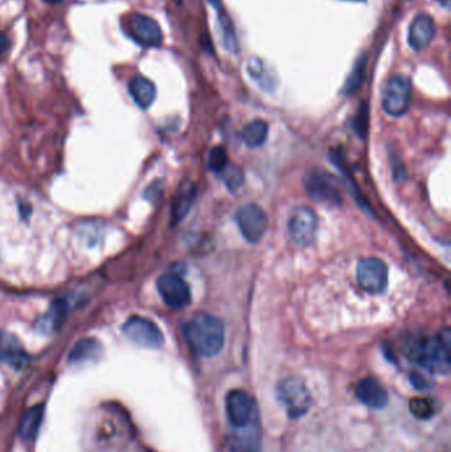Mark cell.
Wrapping results in <instances>:
<instances>
[{
	"label": "cell",
	"mask_w": 451,
	"mask_h": 452,
	"mask_svg": "<svg viewBox=\"0 0 451 452\" xmlns=\"http://www.w3.org/2000/svg\"><path fill=\"white\" fill-rule=\"evenodd\" d=\"M236 222L245 240L256 243L263 237L268 229V216L256 204H246L236 213Z\"/></svg>",
	"instance_id": "8fae6325"
},
{
	"label": "cell",
	"mask_w": 451,
	"mask_h": 452,
	"mask_svg": "<svg viewBox=\"0 0 451 452\" xmlns=\"http://www.w3.org/2000/svg\"><path fill=\"white\" fill-rule=\"evenodd\" d=\"M356 398L371 409H383L389 402L384 386L374 378H364L355 386Z\"/></svg>",
	"instance_id": "2e32d148"
},
{
	"label": "cell",
	"mask_w": 451,
	"mask_h": 452,
	"mask_svg": "<svg viewBox=\"0 0 451 452\" xmlns=\"http://www.w3.org/2000/svg\"><path fill=\"white\" fill-rule=\"evenodd\" d=\"M130 96L133 97L135 104L141 109H148L154 104L156 98V87L151 79L144 76H135L129 84Z\"/></svg>",
	"instance_id": "d6986e66"
},
{
	"label": "cell",
	"mask_w": 451,
	"mask_h": 452,
	"mask_svg": "<svg viewBox=\"0 0 451 452\" xmlns=\"http://www.w3.org/2000/svg\"><path fill=\"white\" fill-rule=\"evenodd\" d=\"M229 452H261L262 435L259 430V418L251 424L236 429L227 438Z\"/></svg>",
	"instance_id": "4fadbf2b"
},
{
	"label": "cell",
	"mask_w": 451,
	"mask_h": 452,
	"mask_svg": "<svg viewBox=\"0 0 451 452\" xmlns=\"http://www.w3.org/2000/svg\"><path fill=\"white\" fill-rule=\"evenodd\" d=\"M450 1L451 0H438V3H440L441 6H443L445 9H447V10L450 9Z\"/></svg>",
	"instance_id": "d6a6232c"
},
{
	"label": "cell",
	"mask_w": 451,
	"mask_h": 452,
	"mask_svg": "<svg viewBox=\"0 0 451 452\" xmlns=\"http://www.w3.org/2000/svg\"><path fill=\"white\" fill-rule=\"evenodd\" d=\"M248 73L251 79L265 92H274L278 87V77L276 70L262 58H249L248 61Z\"/></svg>",
	"instance_id": "e0dca14e"
},
{
	"label": "cell",
	"mask_w": 451,
	"mask_h": 452,
	"mask_svg": "<svg viewBox=\"0 0 451 452\" xmlns=\"http://www.w3.org/2000/svg\"><path fill=\"white\" fill-rule=\"evenodd\" d=\"M412 98L411 78L397 75L389 78L383 89L381 104L388 116H401L409 110Z\"/></svg>",
	"instance_id": "5b68a950"
},
{
	"label": "cell",
	"mask_w": 451,
	"mask_h": 452,
	"mask_svg": "<svg viewBox=\"0 0 451 452\" xmlns=\"http://www.w3.org/2000/svg\"><path fill=\"white\" fill-rule=\"evenodd\" d=\"M67 303L64 300H56L52 303L48 312L41 316L36 323V329L40 334L49 335L56 332L58 328L63 326V323L67 319Z\"/></svg>",
	"instance_id": "44dd1931"
},
{
	"label": "cell",
	"mask_w": 451,
	"mask_h": 452,
	"mask_svg": "<svg viewBox=\"0 0 451 452\" xmlns=\"http://www.w3.org/2000/svg\"><path fill=\"white\" fill-rule=\"evenodd\" d=\"M122 28L130 39L144 48L158 47L163 41V32L158 21L139 12L125 16L122 20Z\"/></svg>",
	"instance_id": "3957f363"
},
{
	"label": "cell",
	"mask_w": 451,
	"mask_h": 452,
	"mask_svg": "<svg viewBox=\"0 0 451 452\" xmlns=\"http://www.w3.org/2000/svg\"><path fill=\"white\" fill-rule=\"evenodd\" d=\"M210 4H211L212 7L216 11H222V3H221V0H207Z\"/></svg>",
	"instance_id": "1f68e13d"
},
{
	"label": "cell",
	"mask_w": 451,
	"mask_h": 452,
	"mask_svg": "<svg viewBox=\"0 0 451 452\" xmlns=\"http://www.w3.org/2000/svg\"><path fill=\"white\" fill-rule=\"evenodd\" d=\"M225 412L234 429L245 427L259 418L256 404L244 390H232L225 399Z\"/></svg>",
	"instance_id": "9c48e42d"
},
{
	"label": "cell",
	"mask_w": 451,
	"mask_h": 452,
	"mask_svg": "<svg viewBox=\"0 0 451 452\" xmlns=\"http://www.w3.org/2000/svg\"><path fill=\"white\" fill-rule=\"evenodd\" d=\"M305 187L314 202L330 206H340L343 204V197L335 184V179L327 172L311 171L305 179Z\"/></svg>",
	"instance_id": "ba28073f"
},
{
	"label": "cell",
	"mask_w": 451,
	"mask_h": 452,
	"mask_svg": "<svg viewBox=\"0 0 451 452\" xmlns=\"http://www.w3.org/2000/svg\"><path fill=\"white\" fill-rule=\"evenodd\" d=\"M125 336L134 344L150 349H159L164 344L162 331L154 321L142 316H131L122 328Z\"/></svg>",
	"instance_id": "52a82bcc"
},
{
	"label": "cell",
	"mask_w": 451,
	"mask_h": 452,
	"mask_svg": "<svg viewBox=\"0 0 451 452\" xmlns=\"http://www.w3.org/2000/svg\"><path fill=\"white\" fill-rule=\"evenodd\" d=\"M102 353V346L96 338H84L78 341L69 355V361L72 364H87L96 361Z\"/></svg>",
	"instance_id": "7402d4cb"
},
{
	"label": "cell",
	"mask_w": 451,
	"mask_h": 452,
	"mask_svg": "<svg viewBox=\"0 0 451 452\" xmlns=\"http://www.w3.org/2000/svg\"><path fill=\"white\" fill-rule=\"evenodd\" d=\"M0 361L20 370L28 365L31 357L18 337L0 332Z\"/></svg>",
	"instance_id": "9a60e30c"
},
{
	"label": "cell",
	"mask_w": 451,
	"mask_h": 452,
	"mask_svg": "<svg viewBox=\"0 0 451 452\" xmlns=\"http://www.w3.org/2000/svg\"><path fill=\"white\" fill-rule=\"evenodd\" d=\"M221 175H222L224 182L227 184V188L232 192H236L244 183V173L236 165L228 164Z\"/></svg>",
	"instance_id": "83f0119b"
},
{
	"label": "cell",
	"mask_w": 451,
	"mask_h": 452,
	"mask_svg": "<svg viewBox=\"0 0 451 452\" xmlns=\"http://www.w3.org/2000/svg\"><path fill=\"white\" fill-rule=\"evenodd\" d=\"M317 219L308 206H297L288 219V236L298 246L310 245L317 233Z\"/></svg>",
	"instance_id": "30bf717a"
},
{
	"label": "cell",
	"mask_w": 451,
	"mask_h": 452,
	"mask_svg": "<svg viewBox=\"0 0 451 452\" xmlns=\"http://www.w3.org/2000/svg\"><path fill=\"white\" fill-rule=\"evenodd\" d=\"M158 291L164 303L173 309L187 307L191 303V290L178 272H165L158 280Z\"/></svg>",
	"instance_id": "7c38bea8"
},
{
	"label": "cell",
	"mask_w": 451,
	"mask_h": 452,
	"mask_svg": "<svg viewBox=\"0 0 451 452\" xmlns=\"http://www.w3.org/2000/svg\"><path fill=\"white\" fill-rule=\"evenodd\" d=\"M196 197V187L191 180H185L179 185V189L176 192V196L173 199V225L182 221L183 219L188 214L190 209L192 208L193 202Z\"/></svg>",
	"instance_id": "ac0fdd59"
},
{
	"label": "cell",
	"mask_w": 451,
	"mask_h": 452,
	"mask_svg": "<svg viewBox=\"0 0 451 452\" xmlns=\"http://www.w3.org/2000/svg\"><path fill=\"white\" fill-rule=\"evenodd\" d=\"M406 355L432 375H449L451 370L450 328L442 329L437 336L413 340L406 346Z\"/></svg>",
	"instance_id": "6da1fadb"
},
{
	"label": "cell",
	"mask_w": 451,
	"mask_h": 452,
	"mask_svg": "<svg viewBox=\"0 0 451 452\" xmlns=\"http://www.w3.org/2000/svg\"><path fill=\"white\" fill-rule=\"evenodd\" d=\"M228 164H229L228 154H227L224 147L217 145V147L212 148L210 156H208V168H210V171L214 173H221L227 168Z\"/></svg>",
	"instance_id": "4316f807"
},
{
	"label": "cell",
	"mask_w": 451,
	"mask_h": 452,
	"mask_svg": "<svg viewBox=\"0 0 451 452\" xmlns=\"http://www.w3.org/2000/svg\"><path fill=\"white\" fill-rule=\"evenodd\" d=\"M268 135H269V125L263 119H256L250 122L241 131V138L244 143L251 148H257L263 145L268 139Z\"/></svg>",
	"instance_id": "603a6c76"
},
{
	"label": "cell",
	"mask_w": 451,
	"mask_h": 452,
	"mask_svg": "<svg viewBox=\"0 0 451 452\" xmlns=\"http://www.w3.org/2000/svg\"><path fill=\"white\" fill-rule=\"evenodd\" d=\"M44 419V406L35 404L21 417L19 424L20 438L24 442H33L39 435L41 424Z\"/></svg>",
	"instance_id": "ffe728a7"
},
{
	"label": "cell",
	"mask_w": 451,
	"mask_h": 452,
	"mask_svg": "<svg viewBox=\"0 0 451 452\" xmlns=\"http://www.w3.org/2000/svg\"><path fill=\"white\" fill-rule=\"evenodd\" d=\"M11 47L10 38L6 33H0V56L4 55Z\"/></svg>",
	"instance_id": "4dcf8cb0"
},
{
	"label": "cell",
	"mask_w": 451,
	"mask_h": 452,
	"mask_svg": "<svg viewBox=\"0 0 451 452\" xmlns=\"http://www.w3.org/2000/svg\"><path fill=\"white\" fill-rule=\"evenodd\" d=\"M435 35V24L432 16L426 12L418 13L409 27L408 43L411 48L421 52L430 45Z\"/></svg>",
	"instance_id": "5bb4252c"
},
{
	"label": "cell",
	"mask_w": 451,
	"mask_h": 452,
	"mask_svg": "<svg viewBox=\"0 0 451 452\" xmlns=\"http://www.w3.org/2000/svg\"><path fill=\"white\" fill-rule=\"evenodd\" d=\"M411 382L417 390H421V392H425L426 389L430 387V384L423 378V375H418V373H412L411 375Z\"/></svg>",
	"instance_id": "f546056e"
},
{
	"label": "cell",
	"mask_w": 451,
	"mask_h": 452,
	"mask_svg": "<svg viewBox=\"0 0 451 452\" xmlns=\"http://www.w3.org/2000/svg\"><path fill=\"white\" fill-rule=\"evenodd\" d=\"M409 407H411L413 415L421 421L430 419L435 413L434 404L428 398H413L409 404Z\"/></svg>",
	"instance_id": "484cf974"
},
{
	"label": "cell",
	"mask_w": 451,
	"mask_h": 452,
	"mask_svg": "<svg viewBox=\"0 0 451 452\" xmlns=\"http://www.w3.org/2000/svg\"><path fill=\"white\" fill-rule=\"evenodd\" d=\"M219 24H220V28L222 31V40H224L225 48H227V50L232 52V53H237L239 43H237V38H236L234 27L232 24L229 16L227 13H224L222 11H220Z\"/></svg>",
	"instance_id": "d4e9b609"
},
{
	"label": "cell",
	"mask_w": 451,
	"mask_h": 452,
	"mask_svg": "<svg viewBox=\"0 0 451 452\" xmlns=\"http://www.w3.org/2000/svg\"><path fill=\"white\" fill-rule=\"evenodd\" d=\"M277 397L291 419L303 417L311 406V395L308 386L298 377H288L283 380L277 387Z\"/></svg>",
	"instance_id": "277c9868"
},
{
	"label": "cell",
	"mask_w": 451,
	"mask_h": 452,
	"mask_svg": "<svg viewBox=\"0 0 451 452\" xmlns=\"http://www.w3.org/2000/svg\"><path fill=\"white\" fill-rule=\"evenodd\" d=\"M354 127H355V133L360 135L362 138H364L366 128H368V106H365V104H362V107L354 121Z\"/></svg>",
	"instance_id": "f1b7e54d"
},
{
	"label": "cell",
	"mask_w": 451,
	"mask_h": 452,
	"mask_svg": "<svg viewBox=\"0 0 451 452\" xmlns=\"http://www.w3.org/2000/svg\"><path fill=\"white\" fill-rule=\"evenodd\" d=\"M365 75H366V56L363 53L356 58L352 70H351V73H349V76L347 78L343 89H342V94L343 96H352L363 85Z\"/></svg>",
	"instance_id": "cb8c5ba5"
},
{
	"label": "cell",
	"mask_w": 451,
	"mask_h": 452,
	"mask_svg": "<svg viewBox=\"0 0 451 452\" xmlns=\"http://www.w3.org/2000/svg\"><path fill=\"white\" fill-rule=\"evenodd\" d=\"M184 337L196 356L214 357L225 343V327L220 319L199 312L184 326Z\"/></svg>",
	"instance_id": "7a4b0ae2"
},
{
	"label": "cell",
	"mask_w": 451,
	"mask_h": 452,
	"mask_svg": "<svg viewBox=\"0 0 451 452\" xmlns=\"http://www.w3.org/2000/svg\"><path fill=\"white\" fill-rule=\"evenodd\" d=\"M45 1H47V3H49V4H53V6H56V4H60V3H63L64 0H45Z\"/></svg>",
	"instance_id": "836d02e7"
},
{
	"label": "cell",
	"mask_w": 451,
	"mask_h": 452,
	"mask_svg": "<svg viewBox=\"0 0 451 452\" xmlns=\"http://www.w3.org/2000/svg\"><path fill=\"white\" fill-rule=\"evenodd\" d=\"M357 285L365 292L377 295L383 294L388 286V266L380 258H364L359 260L356 269Z\"/></svg>",
	"instance_id": "8992f818"
}]
</instances>
